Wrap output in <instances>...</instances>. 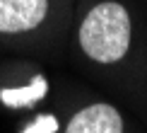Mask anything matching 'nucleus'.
Here are the masks:
<instances>
[{"label":"nucleus","instance_id":"f257e3e1","mask_svg":"<svg viewBox=\"0 0 147 133\" xmlns=\"http://www.w3.org/2000/svg\"><path fill=\"white\" fill-rule=\"evenodd\" d=\"M70 41L96 73L118 75L138 56V17L125 0H75Z\"/></svg>","mask_w":147,"mask_h":133},{"label":"nucleus","instance_id":"f03ea898","mask_svg":"<svg viewBox=\"0 0 147 133\" xmlns=\"http://www.w3.org/2000/svg\"><path fill=\"white\" fill-rule=\"evenodd\" d=\"M75 0H0V39L53 46L70 34Z\"/></svg>","mask_w":147,"mask_h":133},{"label":"nucleus","instance_id":"7ed1b4c3","mask_svg":"<svg viewBox=\"0 0 147 133\" xmlns=\"http://www.w3.org/2000/svg\"><path fill=\"white\" fill-rule=\"evenodd\" d=\"M20 77L0 82V107L10 111H36L51 94V77L41 65L22 63Z\"/></svg>","mask_w":147,"mask_h":133},{"label":"nucleus","instance_id":"20e7f679","mask_svg":"<svg viewBox=\"0 0 147 133\" xmlns=\"http://www.w3.org/2000/svg\"><path fill=\"white\" fill-rule=\"evenodd\" d=\"M60 133H130V126L118 104L109 99H89L63 119Z\"/></svg>","mask_w":147,"mask_h":133},{"label":"nucleus","instance_id":"39448f33","mask_svg":"<svg viewBox=\"0 0 147 133\" xmlns=\"http://www.w3.org/2000/svg\"><path fill=\"white\" fill-rule=\"evenodd\" d=\"M63 119L58 111H44V109H36L24 124L20 126L17 133H60L63 131Z\"/></svg>","mask_w":147,"mask_h":133}]
</instances>
